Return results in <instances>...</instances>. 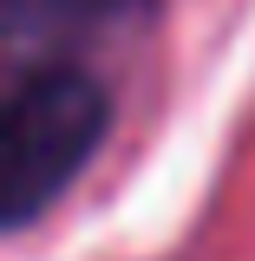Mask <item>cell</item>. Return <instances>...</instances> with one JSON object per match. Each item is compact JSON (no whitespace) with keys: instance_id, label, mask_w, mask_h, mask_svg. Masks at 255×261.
Listing matches in <instances>:
<instances>
[{"instance_id":"cell-1","label":"cell","mask_w":255,"mask_h":261,"mask_svg":"<svg viewBox=\"0 0 255 261\" xmlns=\"http://www.w3.org/2000/svg\"><path fill=\"white\" fill-rule=\"evenodd\" d=\"M105 92L85 72H33L0 124V222L27 228L105 137Z\"/></svg>"},{"instance_id":"cell-2","label":"cell","mask_w":255,"mask_h":261,"mask_svg":"<svg viewBox=\"0 0 255 261\" xmlns=\"http://www.w3.org/2000/svg\"><path fill=\"white\" fill-rule=\"evenodd\" d=\"M144 0H13L20 20H59V27H85V20H118V13H137Z\"/></svg>"}]
</instances>
